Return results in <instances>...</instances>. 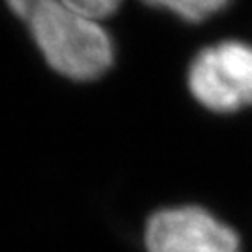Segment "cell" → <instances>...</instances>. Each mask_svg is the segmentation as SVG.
<instances>
[{
	"label": "cell",
	"instance_id": "4",
	"mask_svg": "<svg viewBox=\"0 0 252 252\" xmlns=\"http://www.w3.org/2000/svg\"><path fill=\"white\" fill-rule=\"evenodd\" d=\"M152 8H161L176 13L178 17L189 23H202L215 15L232 2V0H142Z\"/></svg>",
	"mask_w": 252,
	"mask_h": 252
},
{
	"label": "cell",
	"instance_id": "2",
	"mask_svg": "<svg viewBox=\"0 0 252 252\" xmlns=\"http://www.w3.org/2000/svg\"><path fill=\"white\" fill-rule=\"evenodd\" d=\"M187 86L211 112L230 114L252 107V45L228 39L202 49L189 65Z\"/></svg>",
	"mask_w": 252,
	"mask_h": 252
},
{
	"label": "cell",
	"instance_id": "3",
	"mask_svg": "<svg viewBox=\"0 0 252 252\" xmlns=\"http://www.w3.org/2000/svg\"><path fill=\"white\" fill-rule=\"evenodd\" d=\"M144 247L146 252H241V237L204 207L176 206L150 215Z\"/></svg>",
	"mask_w": 252,
	"mask_h": 252
},
{
	"label": "cell",
	"instance_id": "5",
	"mask_svg": "<svg viewBox=\"0 0 252 252\" xmlns=\"http://www.w3.org/2000/svg\"><path fill=\"white\" fill-rule=\"evenodd\" d=\"M60 2H63L73 11L94 21L110 17L122 6V0H60Z\"/></svg>",
	"mask_w": 252,
	"mask_h": 252
},
{
	"label": "cell",
	"instance_id": "1",
	"mask_svg": "<svg viewBox=\"0 0 252 252\" xmlns=\"http://www.w3.org/2000/svg\"><path fill=\"white\" fill-rule=\"evenodd\" d=\"M27 25L49 67L71 81H95L114 63L112 37L97 21L60 0H4Z\"/></svg>",
	"mask_w": 252,
	"mask_h": 252
}]
</instances>
